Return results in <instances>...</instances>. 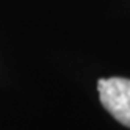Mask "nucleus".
Wrapping results in <instances>:
<instances>
[{
	"label": "nucleus",
	"mask_w": 130,
	"mask_h": 130,
	"mask_svg": "<svg viewBox=\"0 0 130 130\" xmlns=\"http://www.w3.org/2000/svg\"><path fill=\"white\" fill-rule=\"evenodd\" d=\"M97 91L102 107L118 122L130 128V78H100Z\"/></svg>",
	"instance_id": "obj_1"
}]
</instances>
